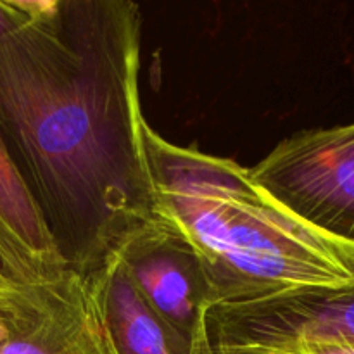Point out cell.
I'll return each mask as SVG.
<instances>
[{
  "instance_id": "obj_1",
  "label": "cell",
  "mask_w": 354,
  "mask_h": 354,
  "mask_svg": "<svg viewBox=\"0 0 354 354\" xmlns=\"http://www.w3.org/2000/svg\"><path fill=\"white\" fill-rule=\"evenodd\" d=\"M131 0H38L0 37V137L68 268L92 275L156 216Z\"/></svg>"
},
{
  "instance_id": "obj_2",
  "label": "cell",
  "mask_w": 354,
  "mask_h": 354,
  "mask_svg": "<svg viewBox=\"0 0 354 354\" xmlns=\"http://www.w3.org/2000/svg\"><path fill=\"white\" fill-rule=\"evenodd\" d=\"M156 216L199 256L213 303L235 306L306 289L354 287V244L273 199L251 171L147 127Z\"/></svg>"
},
{
  "instance_id": "obj_3",
  "label": "cell",
  "mask_w": 354,
  "mask_h": 354,
  "mask_svg": "<svg viewBox=\"0 0 354 354\" xmlns=\"http://www.w3.org/2000/svg\"><path fill=\"white\" fill-rule=\"evenodd\" d=\"M249 171L294 214L354 244V123L290 135Z\"/></svg>"
},
{
  "instance_id": "obj_4",
  "label": "cell",
  "mask_w": 354,
  "mask_h": 354,
  "mask_svg": "<svg viewBox=\"0 0 354 354\" xmlns=\"http://www.w3.org/2000/svg\"><path fill=\"white\" fill-rule=\"evenodd\" d=\"M216 353L282 354L304 346H354V287L306 289L235 306L207 317Z\"/></svg>"
},
{
  "instance_id": "obj_5",
  "label": "cell",
  "mask_w": 354,
  "mask_h": 354,
  "mask_svg": "<svg viewBox=\"0 0 354 354\" xmlns=\"http://www.w3.org/2000/svg\"><path fill=\"white\" fill-rule=\"evenodd\" d=\"M121 261L142 299L199 354H218L207 330L214 308L206 270L192 245L154 216L120 249Z\"/></svg>"
},
{
  "instance_id": "obj_6",
  "label": "cell",
  "mask_w": 354,
  "mask_h": 354,
  "mask_svg": "<svg viewBox=\"0 0 354 354\" xmlns=\"http://www.w3.org/2000/svg\"><path fill=\"white\" fill-rule=\"evenodd\" d=\"M116 354H199L145 304L120 254L92 273Z\"/></svg>"
},
{
  "instance_id": "obj_7",
  "label": "cell",
  "mask_w": 354,
  "mask_h": 354,
  "mask_svg": "<svg viewBox=\"0 0 354 354\" xmlns=\"http://www.w3.org/2000/svg\"><path fill=\"white\" fill-rule=\"evenodd\" d=\"M0 220L52 275L68 270L44 213L0 137Z\"/></svg>"
},
{
  "instance_id": "obj_8",
  "label": "cell",
  "mask_w": 354,
  "mask_h": 354,
  "mask_svg": "<svg viewBox=\"0 0 354 354\" xmlns=\"http://www.w3.org/2000/svg\"><path fill=\"white\" fill-rule=\"evenodd\" d=\"M3 277L14 282L30 283L54 279L59 275L47 272L44 265L31 254L30 249L0 220V279Z\"/></svg>"
},
{
  "instance_id": "obj_9",
  "label": "cell",
  "mask_w": 354,
  "mask_h": 354,
  "mask_svg": "<svg viewBox=\"0 0 354 354\" xmlns=\"http://www.w3.org/2000/svg\"><path fill=\"white\" fill-rule=\"evenodd\" d=\"M37 6L38 0H0V37L26 24Z\"/></svg>"
},
{
  "instance_id": "obj_10",
  "label": "cell",
  "mask_w": 354,
  "mask_h": 354,
  "mask_svg": "<svg viewBox=\"0 0 354 354\" xmlns=\"http://www.w3.org/2000/svg\"><path fill=\"white\" fill-rule=\"evenodd\" d=\"M282 354H354L353 344H317V346H304L294 351Z\"/></svg>"
},
{
  "instance_id": "obj_11",
  "label": "cell",
  "mask_w": 354,
  "mask_h": 354,
  "mask_svg": "<svg viewBox=\"0 0 354 354\" xmlns=\"http://www.w3.org/2000/svg\"><path fill=\"white\" fill-rule=\"evenodd\" d=\"M218 354H270V353H252V351H227V353H218Z\"/></svg>"
}]
</instances>
